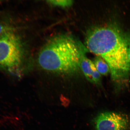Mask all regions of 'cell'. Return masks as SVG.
Segmentation results:
<instances>
[{
  "label": "cell",
  "instance_id": "obj_2",
  "mask_svg": "<svg viewBox=\"0 0 130 130\" xmlns=\"http://www.w3.org/2000/svg\"><path fill=\"white\" fill-rule=\"evenodd\" d=\"M84 54L72 37L60 35L50 39L40 50L37 62L41 69L48 72L69 75L77 72Z\"/></svg>",
  "mask_w": 130,
  "mask_h": 130
},
{
  "label": "cell",
  "instance_id": "obj_4",
  "mask_svg": "<svg viewBox=\"0 0 130 130\" xmlns=\"http://www.w3.org/2000/svg\"><path fill=\"white\" fill-rule=\"evenodd\" d=\"M96 130H129V118L123 114L105 112L100 114L95 120Z\"/></svg>",
  "mask_w": 130,
  "mask_h": 130
},
{
  "label": "cell",
  "instance_id": "obj_5",
  "mask_svg": "<svg viewBox=\"0 0 130 130\" xmlns=\"http://www.w3.org/2000/svg\"><path fill=\"white\" fill-rule=\"evenodd\" d=\"M92 61L87 57L83 55L80 62V68L88 80L92 83V71L91 66Z\"/></svg>",
  "mask_w": 130,
  "mask_h": 130
},
{
  "label": "cell",
  "instance_id": "obj_10",
  "mask_svg": "<svg viewBox=\"0 0 130 130\" xmlns=\"http://www.w3.org/2000/svg\"><path fill=\"white\" fill-rule=\"evenodd\" d=\"M129 61H130V54H129Z\"/></svg>",
  "mask_w": 130,
  "mask_h": 130
},
{
  "label": "cell",
  "instance_id": "obj_9",
  "mask_svg": "<svg viewBox=\"0 0 130 130\" xmlns=\"http://www.w3.org/2000/svg\"><path fill=\"white\" fill-rule=\"evenodd\" d=\"M12 30V27L7 24L0 23V37L6 32Z\"/></svg>",
  "mask_w": 130,
  "mask_h": 130
},
{
  "label": "cell",
  "instance_id": "obj_8",
  "mask_svg": "<svg viewBox=\"0 0 130 130\" xmlns=\"http://www.w3.org/2000/svg\"><path fill=\"white\" fill-rule=\"evenodd\" d=\"M91 66L92 71V83L95 84H99L101 80V74L98 72L93 62H92Z\"/></svg>",
  "mask_w": 130,
  "mask_h": 130
},
{
  "label": "cell",
  "instance_id": "obj_1",
  "mask_svg": "<svg viewBox=\"0 0 130 130\" xmlns=\"http://www.w3.org/2000/svg\"><path fill=\"white\" fill-rule=\"evenodd\" d=\"M85 43L89 51L106 62L114 81L121 83L128 80L130 75V32L115 24L95 27L88 32Z\"/></svg>",
  "mask_w": 130,
  "mask_h": 130
},
{
  "label": "cell",
  "instance_id": "obj_3",
  "mask_svg": "<svg viewBox=\"0 0 130 130\" xmlns=\"http://www.w3.org/2000/svg\"><path fill=\"white\" fill-rule=\"evenodd\" d=\"M25 54L22 41L13 30L0 37V69L12 73L20 71Z\"/></svg>",
  "mask_w": 130,
  "mask_h": 130
},
{
  "label": "cell",
  "instance_id": "obj_6",
  "mask_svg": "<svg viewBox=\"0 0 130 130\" xmlns=\"http://www.w3.org/2000/svg\"><path fill=\"white\" fill-rule=\"evenodd\" d=\"M93 63L97 70L102 75H107L110 72V68L108 64L101 57H96Z\"/></svg>",
  "mask_w": 130,
  "mask_h": 130
},
{
  "label": "cell",
  "instance_id": "obj_7",
  "mask_svg": "<svg viewBox=\"0 0 130 130\" xmlns=\"http://www.w3.org/2000/svg\"><path fill=\"white\" fill-rule=\"evenodd\" d=\"M47 1L52 5L63 8L70 7L73 4V1L71 0H56Z\"/></svg>",
  "mask_w": 130,
  "mask_h": 130
}]
</instances>
